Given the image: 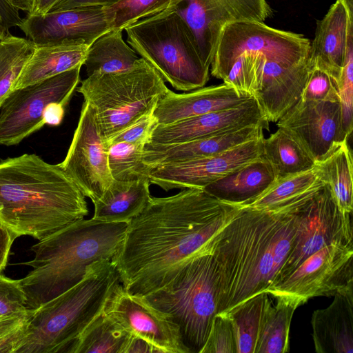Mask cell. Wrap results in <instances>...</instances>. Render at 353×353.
Listing matches in <instances>:
<instances>
[{
    "instance_id": "obj_1",
    "label": "cell",
    "mask_w": 353,
    "mask_h": 353,
    "mask_svg": "<svg viewBox=\"0 0 353 353\" xmlns=\"http://www.w3.org/2000/svg\"><path fill=\"white\" fill-rule=\"evenodd\" d=\"M239 208L203 189L150 197L128 223L112 261L130 293L145 296L166 285L192 260L212 252L211 241Z\"/></svg>"
},
{
    "instance_id": "obj_2",
    "label": "cell",
    "mask_w": 353,
    "mask_h": 353,
    "mask_svg": "<svg viewBox=\"0 0 353 353\" xmlns=\"http://www.w3.org/2000/svg\"><path fill=\"white\" fill-rule=\"evenodd\" d=\"M321 184L272 208H239L213 236L220 279L218 314L265 292L273 283L290 253L300 208Z\"/></svg>"
},
{
    "instance_id": "obj_3",
    "label": "cell",
    "mask_w": 353,
    "mask_h": 353,
    "mask_svg": "<svg viewBox=\"0 0 353 353\" xmlns=\"http://www.w3.org/2000/svg\"><path fill=\"white\" fill-rule=\"evenodd\" d=\"M88 212L85 196L59 163L34 154L0 161V223L16 239L41 240Z\"/></svg>"
},
{
    "instance_id": "obj_4",
    "label": "cell",
    "mask_w": 353,
    "mask_h": 353,
    "mask_svg": "<svg viewBox=\"0 0 353 353\" xmlns=\"http://www.w3.org/2000/svg\"><path fill=\"white\" fill-rule=\"evenodd\" d=\"M128 223L82 219L39 240L30 248L34 258L23 263L32 270L19 279L28 310H35L69 290L88 267L114 256Z\"/></svg>"
},
{
    "instance_id": "obj_5",
    "label": "cell",
    "mask_w": 353,
    "mask_h": 353,
    "mask_svg": "<svg viewBox=\"0 0 353 353\" xmlns=\"http://www.w3.org/2000/svg\"><path fill=\"white\" fill-rule=\"evenodd\" d=\"M120 283L112 260L93 263L75 285L29 310L27 332L15 353H70L82 332L104 311Z\"/></svg>"
},
{
    "instance_id": "obj_6",
    "label": "cell",
    "mask_w": 353,
    "mask_h": 353,
    "mask_svg": "<svg viewBox=\"0 0 353 353\" xmlns=\"http://www.w3.org/2000/svg\"><path fill=\"white\" fill-rule=\"evenodd\" d=\"M168 89L159 72L141 57L124 71L93 73L77 88L90 107L100 134L107 143L152 114Z\"/></svg>"
},
{
    "instance_id": "obj_7",
    "label": "cell",
    "mask_w": 353,
    "mask_h": 353,
    "mask_svg": "<svg viewBox=\"0 0 353 353\" xmlns=\"http://www.w3.org/2000/svg\"><path fill=\"white\" fill-rule=\"evenodd\" d=\"M127 42L176 90L203 87L210 68L203 62L195 38L177 14L163 10L125 29Z\"/></svg>"
},
{
    "instance_id": "obj_8",
    "label": "cell",
    "mask_w": 353,
    "mask_h": 353,
    "mask_svg": "<svg viewBox=\"0 0 353 353\" xmlns=\"http://www.w3.org/2000/svg\"><path fill=\"white\" fill-rule=\"evenodd\" d=\"M219 272L212 252L192 260L163 288L144 296L179 326L189 353H200L219 313Z\"/></svg>"
},
{
    "instance_id": "obj_9",
    "label": "cell",
    "mask_w": 353,
    "mask_h": 353,
    "mask_svg": "<svg viewBox=\"0 0 353 353\" xmlns=\"http://www.w3.org/2000/svg\"><path fill=\"white\" fill-rule=\"evenodd\" d=\"M81 68L12 91L0 107V145H17L45 125H59Z\"/></svg>"
},
{
    "instance_id": "obj_10",
    "label": "cell",
    "mask_w": 353,
    "mask_h": 353,
    "mask_svg": "<svg viewBox=\"0 0 353 353\" xmlns=\"http://www.w3.org/2000/svg\"><path fill=\"white\" fill-rule=\"evenodd\" d=\"M353 243L333 242L307 258L265 290L296 307L316 296L353 291Z\"/></svg>"
},
{
    "instance_id": "obj_11",
    "label": "cell",
    "mask_w": 353,
    "mask_h": 353,
    "mask_svg": "<svg viewBox=\"0 0 353 353\" xmlns=\"http://www.w3.org/2000/svg\"><path fill=\"white\" fill-rule=\"evenodd\" d=\"M311 41L303 35L273 28L263 22L239 21L222 29L214 52L211 74L222 79L242 53L261 52L270 60L294 65L307 60Z\"/></svg>"
},
{
    "instance_id": "obj_12",
    "label": "cell",
    "mask_w": 353,
    "mask_h": 353,
    "mask_svg": "<svg viewBox=\"0 0 353 353\" xmlns=\"http://www.w3.org/2000/svg\"><path fill=\"white\" fill-rule=\"evenodd\" d=\"M351 214L341 212L326 183L315 188L300 208L290 253L272 284L323 247L333 242L353 243Z\"/></svg>"
},
{
    "instance_id": "obj_13",
    "label": "cell",
    "mask_w": 353,
    "mask_h": 353,
    "mask_svg": "<svg viewBox=\"0 0 353 353\" xmlns=\"http://www.w3.org/2000/svg\"><path fill=\"white\" fill-rule=\"evenodd\" d=\"M165 10L177 14L188 25L208 68L226 24L244 20L263 22L272 15L266 0H170Z\"/></svg>"
},
{
    "instance_id": "obj_14",
    "label": "cell",
    "mask_w": 353,
    "mask_h": 353,
    "mask_svg": "<svg viewBox=\"0 0 353 353\" xmlns=\"http://www.w3.org/2000/svg\"><path fill=\"white\" fill-rule=\"evenodd\" d=\"M109 147L100 134L90 107L83 101L67 154L59 164L92 203L114 180L108 163Z\"/></svg>"
},
{
    "instance_id": "obj_15",
    "label": "cell",
    "mask_w": 353,
    "mask_h": 353,
    "mask_svg": "<svg viewBox=\"0 0 353 353\" xmlns=\"http://www.w3.org/2000/svg\"><path fill=\"white\" fill-rule=\"evenodd\" d=\"M276 124L290 132L316 163L324 160L349 138L339 101L300 99Z\"/></svg>"
},
{
    "instance_id": "obj_16",
    "label": "cell",
    "mask_w": 353,
    "mask_h": 353,
    "mask_svg": "<svg viewBox=\"0 0 353 353\" xmlns=\"http://www.w3.org/2000/svg\"><path fill=\"white\" fill-rule=\"evenodd\" d=\"M263 137V135L205 158L151 167L148 171L150 183L165 191L172 189H203L211 183L260 158Z\"/></svg>"
},
{
    "instance_id": "obj_17",
    "label": "cell",
    "mask_w": 353,
    "mask_h": 353,
    "mask_svg": "<svg viewBox=\"0 0 353 353\" xmlns=\"http://www.w3.org/2000/svg\"><path fill=\"white\" fill-rule=\"evenodd\" d=\"M104 312L126 331L145 339L162 353H189L172 318L144 296L128 292L121 283L108 300Z\"/></svg>"
},
{
    "instance_id": "obj_18",
    "label": "cell",
    "mask_w": 353,
    "mask_h": 353,
    "mask_svg": "<svg viewBox=\"0 0 353 353\" xmlns=\"http://www.w3.org/2000/svg\"><path fill=\"white\" fill-rule=\"evenodd\" d=\"M19 28L36 46L66 42L90 47L111 30L105 11L100 6L28 14Z\"/></svg>"
},
{
    "instance_id": "obj_19",
    "label": "cell",
    "mask_w": 353,
    "mask_h": 353,
    "mask_svg": "<svg viewBox=\"0 0 353 353\" xmlns=\"http://www.w3.org/2000/svg\"><path fill=\"white\" fill-rule=\"evenodd\" d=\"M268 123L258 101L253 97L234 108L188 118L170 124L157 125L150 143H183L250 125H261L268 129Z\"/></svg>"
},
{
    "instance_id": "obj_20",
    "label": "cell",
    "mask_w": 353,
    "mask_h": 353,
    "mask_svg": "<svg viewBox=\"0 0 353 353\" xmlns=\"http://www.w3.org/2000/svg\"><path fill=\"white\" fill-rule=\"evenodd\" d=\"M353 43V0H336L317 22L310 43L308 62L339 82L346 54Z\"/></svg>"
},
{
    "instance_id": "obj_21",
    "label": "cell",
    "mask_w": 353,
    "mask_h": 353,
    "mask_svg": "<svg viewBox=\"0 0 353 353\" xmlns=\"http://www.w3.org/2000/svg\"><path fill=\"white\" fill-rule=\"evenodd\" d=\"M253 97L223 83L176 93L170 89L159 99L152 112L157 125H165L204 114L236 107Z\"/></svg>"
},
{
    "instance_id": "obj_22",
    "label": "cell",
    "mask_w": 353,
    "mask_h": 353,
    "mask_svg": "<svg viewBox=\"0 0 353 353\" xmlns=\"http://www.w3.org/2000/svg\"><path fill=\"white\" fill-rule=\"evenodd\" d=\"M261 125H250L174 144L147 143L143 161L149 167L186 162L215 155L263 135Z\"/></svg>"
},
{
    "instance_id": "obj_23",
    "label": "cell",
    "mask_w": 353,
    "mask_h": 353,
    "mask_svg": "<svg viewBox=\"0 0 353 353\" xmlns=\"http://www.w3.org/2000/svg\"><path fill=\"white\" fill-rule=\"evenodd\" d=\"M310 69L308 59L294 65L266 59L254 98L268 122H277L300 99Z\"/></svg>"
},
{
    "instance_id": "obj_24",
    "label": "cell",
    "mask_w": 353,
    "mask_h": 353,
    "mask_svg": "<svg viewBox=\"0 0 353 353\" xmlns=\"http://www.w3.org/2000/svg\"><path fill=\"white\" fill-rule=\"evenodd\" d=\"M331 304L313 312L312 339L317 353L353 352V291L334 295Z\"/></svg>"
},
{
    "instance_id": "obj_25",
    "label": "cell",
    "mask_w": 353,
    "mask_h": 353,
    "mask_svg": "<svg viewBox=\"0 0 353 353\" xmlns=\"http://www.w3.org/2000/svg\"><path fill=\"white\" fill-rule=\"evenodd\" d=\"M276 179L272 165L261 157L203 190L223 202L237 205L259 196Z\"/></svg>"
},
{
    "instance_id": "obj_26",
    "label": "cell",
    "mask_w": 353,
    "mask_h": 353,
    "mask_svg": "<svg viewBox=\"0 0 353 353\" xmlns=\"http://www.w3.org/2000/svg\"><path fill=\"white\" fill-rule=\"evenodd\" d=\"M88 48L66 42L36 46L13 90L82 66Z\"/></svg>"
},
{
    "instance_id": "obj_27",
    "label": "cell",
    "mask_w": 353,
    "mask_h": 353,
    "mask_svg": "<svg viewBox=\"0 0 353 353\" xmlns=\"http://www.w3.org/2000/svg\"><path fill=\"white\" fill-rule=\"evenodd\" d=\"M148 177L121 181L113 180L102 196L93 202V219L104 222H125L141 213L148 203Z\"/></svg>"
},
{
    "instance_id": "obj_28",
    "label": "cell",
    "mask_w": 353,
    "mask_h": 353,
    "mask_svg": "<svg viewBox=\"0 0 353 353\" xmlns=\"http://www.w3.org/2000/svg\"><path fill=\"white\" fill-rule=\"evenodd\" d=\"M261 157L272 166L277 179L310 170L316 161L302 144L282 128L263 137Z\"/></svg>"
},
{
    "instance_id": "obj_29",
    "label": "cell",
    "mask_w": 353,
    "mask_h": 353,
    "mask_svg": "<svg viewBox=\"0 0 353 353\" xmlns=\"http://www.w3.org/2000/svg\"><path fill=\"white\" fill-rule=\"evenodd\" d=\"M267 292L259 293L226 313L232 325L236 353H255L267 314L272 301Z\"/></svg>"
},
{
    "instance_id": "obj_30",
    "label": "cell",
    "mask_w": 353,
    "mask_h": 353,
    "mask_svg": "<svg viewBox=\"0 0 353 353\" xmlns=\"http://www.w3.org/2000/svg\"><path fill=\"white\" fill-rule=\"evenodd\" d=\"M138 54L123 39L122 31L110 30L88 48L83 64L90 76L95 72H117L132 68Z\"/></svg>"
},
{
    "instance_id": "obj_31",
    "label": "cell",
    "mask_w": 353,
    "mask_h": 353,
    "mask_svg": "<svg viewBox=\"0 0 353 353\" xmlns=\"http://www.w3.org/2000/svg\"><path fill=\"white\" fill-rule=\"evenodd\" d=\"M321 180L326 183L344 214L352 212V155L347 141L324 160L316 163Z\"/></svg>"
},
{
    "instance_id": "obj_32",
    "label": "cell",
    "mask_w": 353,
    "mask_h": 353,
    "mask_svg": "<svg viewBox=\"0 0 353 353\" xmlns=\"http://www.w3.org/2000/svg\"><path fill=\"white\" fill-rule=\"evenodd\" d=\"M129 335L103 311L82 332L70 353H121Z\"/></svg>"
},
{
    "instance_id": "obj_33",
    "label": "cell",
    "mask_w": 353,
    "mask_h": 353,
    "mask_svg": "<svg viewBox=\"0 0 353 353\" xmlns=\"http://www.w3.org/2000/svg\"><path fill=\"white\" fill-rule=\"evenodd\" d=\"M321 182L315 166L310 170L276 179L259 196L236 206L252 209L272 208L306 192Z\"/></svg>"
},
{
    "instance_id": "obj_34",
    "label": "cell",
    "mask_w": 353,
    "mask_h": 353,
    "mask_svg": "<svg viewBox=\"0 0 353 353\" xmlns=\"http://www.w3.org/2000/svg\"><path fill=\"white\" fill-rule=\"evenodd\" d=\"M35 48L30 39L10 33L0 43V107L13 90Z\"/></svg>"
},
{
    "instance_id": "obj_35",
    "label": "cell",
    "mask_w": 353,
    "mask_h": 353,
    "mask_svg": "<svg viewBox=\"0 0 353 353\" xmlns=\"http://www.w3.org/2000/svg\"><path fill=\"white\" fill-rule=\"evenodd\" d=\"M297 307L276 299L270 307L255 353H285L290 350V328L293 314Z\"/></svg>"
},
{
    "instance_id": "obj_36",
    "label": "cell",
    "mask_w": 353,
    "mask_h": 353,
    "mask_svg": "<svg viewBox=\"0 0 353 353\" xmlns=\"http://www.w3.org/2000/svg\"><path fill=\"white\" fill-rule=\"evenodd\" d=\"M145 145L116 142L110 145L108 163L114 180L130 181L148 177V166L143 161Z\"/></svg>"
},
{
    "instance_id": "obj_37",
    "label": "cell",
    "mask_w": 353,
    "mask_h": 353,
    "mask_svg": "<svg viewBox=\"0 0 353 353\" xmlns=\"http://www.w3.org/2000/svg\"><path fill=\"white\" fill-rule=\"evenodd\" d=\"M266 59L261 52L242 53L232 63L223 79V83L241 93L255 97L261 86Z\"/></svg>"
},
{
    "instance_id": "obj_38",
    "label": "cell",
    "mask_w": 353,
    "mask_h": 353,
    "mask_svg": "<svg viewBox=\"0 0 353 353\" xmlns=\"http://www.w3.org/2000/svg\"><path fill=\"white\" fill-rule=\"evenodd\" d=\"M170 0H120L104 6L111 30L123 31L144 18L165 10Z\"/></svg>"
},
{
    "instance_id": "obj_39",
    "label": "cell",
    "mask_w": 353,
    "mask_h": 353,
    "mask_svg": "<svg viewBox=\"0 0 353 353\" xmlns=\"http://www.w3.org/2000/svg\"><path fill=\"white\" fill-rule=\"evenodd\" d=\"M300 99L305 101L339 102V81L327 72L311 66Z\"/></svg>"
},
{
    "instance_id": "obj_40",
    "label": "cell",
    "mask_w": 353,
    "mask_h": 353,
    "mask_svg": "<svg viewBox=\"0 0 353 353\" xmlns=\"http://www.w3.org/2000/svg\"><path fill=\"white\" fill-rule=\"evenodd\" d=\"M200 353H236L235 337L230 319L217 314Z\"/></svg>"
},
{
    "instance_id": "obj_41",
    "label": "cell",
    "mask_w": 353,
    "mask_h": 353,
    "mask_svg": "<svg viewBox=\"0 0 353 353\" xmlns=\"http://www.w3.org/2000/svg\"><path fill=\"white\" fill-rule=\"evenodd\" d=\"M339 103L341 105L344 129L350 136L352 126L353 108V43L350 44L339 82Z\"/></svg>"
},
{
    "instance_id": "obj_42",
    "label": "cell",
    "mask_w": 353,
    "mask_h": 353,
    "mask_svg": "<svg viewBox=\"0 0 353 353\" xmlns=\"http://www.w3.org/2000/svg\"><path fill=\"white\" fill-rule=\"evenodd\" d=\"M30 310L0 319V352L15 353L26 336Z\"/></svg>"
},
{
    "instance_id": "obj_43",
    "label": "cell",
    "mask_w": 353,
    "mask_h": 353,
    "mask_svg": "<svg viewBox=\"0 0 353 353\" xmlns=\"http://www.w3.org/2000/svg\"><path fill=\"white\" fill-rule=\"evenodd\" d=\"M26 296L19 280L0 274V319L27 311Z\"/></svg>"
},
{
    "instance_id": "obj_44",
    "label": "cell",
    "mask_w": 353,
    "mask_h": 353,
    "mask_svg": "<svg viewBox=\"0 0 353 353\" xmlns=\"http://www.w3.org/2000/svg\"><path fill=\"white\" fill-rule=\"evenodd\" d=\"M157 125V121L152 113L150 114L112 137L108 144L110 146L113 143L123 141L145 145L150 142L153 130Z\"/></svg>"
},
{
    "instance_id": "obj_45",
    "label": "cell",
    "mask_w": 353,
    "mask_h": 353,
    "mask_svg": "<svg viewBox=\"0 0 353 353\" xmlns=\"http://www.w3.org/2000/svg\"><path fill=\"white\" fill-rule=\"evenodd\" d=\"M22 21L19 10L13 6L10 0H0V26L6 34L10 33V28L19 27Z\"/></svg>"
},
{
    "instance_id": "obj_46",
    "label": "cell",
    "mask_w": 353,
    "mask_h": 353,
    "mask_svg": "<svg viewBox=\"0 0 353 353\" xmlns=\"http://www.w3.org/2000/svg\"><path fill=\"white\" fill-rule=\"evenodd\" d=\"M121 353H162V352L145 339L130 333Z\"/></svg>"
},
{
    "instance_id": "obj_47",
    "label": "cell",
    "mask_w": 353,
    "mask_h": 353,
    "mask_svg": "<svg viewBox=\"0 0 353 353\" xmlns=\"http://www.w3.org/2000/svg\"><path fill=\"white\" fill-rule=\"evenodd\" d=\"M16 237L0 223V274L5 269L11 247Z\"/></svg>"
},
{
    "instance_id": "obj_48",
    "label": "cell",
    "mask_w": 353,
    "mask_h": 353,
    "mask_svg": "<svg viewBox=\"0 0 353 353\" xmlns=\"http://www.w3.org/2000/svg\"><path fill=\"white\" fill-rule=\"evenodd\" d=\"M120 0H62L51 10H62L88 6H108ZM50 10V11H51Z\"/></svg>"
},
{
    "instance_id": "obj_49",
    "label": "cell",
    "mask_w": 353,
    "mask_h": 353,
    "mask_svg": "<svg viewBox=\"0 0 353 353\" xmlns=\"http://www.w3.org/2000/svg\"><path fill=\"white\" fill-rule=\"evenodd\" d=\"M62 0H35L31 14H44L50 12L54 6Z\"/></svg>"
},
{
    "instance_id": "obj_50",
    "label": "cell",
    "mask_w": 353,
    "mask_h": 353,
    "mask_svg": "<svg viewBox=\"0 0 353 353\" xmlns=\"http://www.w3.org/2000/svg\"><path fill=\"white\" fill-rule=\"evenodd\" d=\"M12 4L19 10H23L31 14L32 13L35 0H10Z\"/></svg>"
},
{
    "instance_id": "obj_51",
    "label": "cell",
    "mask_w": 353,
    "mask_h": 353,
    "mask_svg": "<svg viewBox=\"0 0 353 353\" xmlns=\"http://www.w3.org/2000/svg\"><path fill=\"white\" fill-rule=\"evenodd\" d=\"M7 34H5V32L3 31L0 26V43L3 40V39L6 37Z\"/></svg>"
},
{
    "instance_id": "obj_52",
    "label": "cell",
    "mask_w": 353,
    "mask_h": 353,
    "mask_svg": "<svg viewBox=\"0 0 353 353\" xmlns=\"http://www.w3.org/2000/svg\"></svg>"
}]
</instances>
